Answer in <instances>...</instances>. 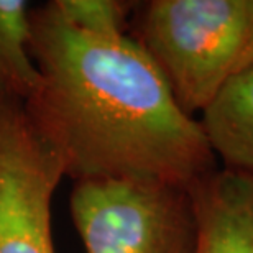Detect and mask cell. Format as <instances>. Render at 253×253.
<instances>
[{"label": "cell", "mask_w": 253, "mask_h": 253, "mask_svg": "<svg viewBox=\"0 0 253 253\" xmlns=\"http://www.w3.org/2000/svg\"><path fill=\"white\" fill-rule=\"evenodd\" d=\"M194 253H253V176L219 169L191 188Z\"/></svg>", "instance_id": "5b68a950"}, {"label": "cell", "mask_w": 253, "mask_h": 253, "mask_svg": "<svg viewBox=\"0 0 253 253\" xmlns=\"http://www.w3.org/2000/svg\"><path fill=\"white\" fill-rule=\"evenodd\" d=\"M54 10L79 32L102 38H122L130 32L133 2L120 0H51Z\"/></svg>", "instance_id": "ba28073f"}, {"label": "cell", "mask_w": 253, "mask_h": 253, "mask_svg": "<svg viewBox=\"0 0 253 253\" xmlns=\"http://www.w3.org/2000/svg\"><path fill=\"white\" fill-rule=\"evenodd\" d=\"M66 178L25 102L0 95V253H56L51 204Z\"/></svg>", "instance_id": "277c9868"}, {"label": "cell", "mask_w": 253, "mask_h": 253, "mask_svg": "<svg viewBox=\"0 0 253 253\" xmlns=\"http://www.w3.org/2000/svg\"><path fill=\"white\" fill-rule=\"evenodd\" d=\"M40 85L25 102L66 178L155 179L192 188L217 169L201 124L183 112L130 35L79 32L51 2L32 7Z\"/></svg>", "instance_id": "6da1fadb"}, {"label": "cell", "mask_w": 253, "mask_h": 253, "mask_svg": "<svg viewBox=\"0 0 253 253\" xmlns=\"http://www.w3.org/2000/svg\"><path fill=\"white\" fill-rule=\"evenodd\" d=\"M201 114V128L224 169L253 176V66L229 81Z\"/></svg>", "instance_id": "8992f818"}, {"label": "cell", "mask_w": 253, "mask_h": 253, "mask_svg": "<svg viewBox=\"0 0 253 253\" xmlns=\"http://www.w3.org/2000/svg\"><path fill=\"white\" fill-rule=\"evenodd\" d=\"M128 35L155 63L183 112L192 117L253 66V0L135 3Z\"/></svg>", "instance_id": "7a4b0ae2"}, {"label": "cell", "mask_w": 253, "mask_h": 253, "mask_svg": "<svg viewBox=\"0 0 253 253\" xmlns=\"http://www.w3.org/2000/svg\"><path fill=\"white\" fill-rule=\"evenodd\" d=\"M71 219L85 253H194L191 188L155 179L74 181Z\"/></svg>", "instance_id": "3957f363"}, {"label": "cell", "mask_w": 253, "mask_h": 253, "mask_svg": "<svg viewBox=\"0 0 253 253\" xmlns=\"http://www.w3.org/2000/svg\"><path fill=\"white\" fill-rule=\"evenodd\" d=\"M30 12L28 2L0 0V95L22 102L40 85V73L30 51Z\"/></svg>", "instance_id": "52a82bcc"}]
</instances>
